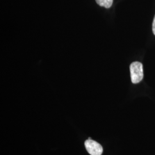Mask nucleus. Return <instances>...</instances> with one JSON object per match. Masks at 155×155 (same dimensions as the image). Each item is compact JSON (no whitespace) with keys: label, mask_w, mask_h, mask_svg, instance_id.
<instances>
[{"label":"nucleus","mask_w":155,"mask_h":155,"mask_svg":"<svg viewBox=\"0 0 155 155\" xmlns=\"http://www.w3.org/2000/svg\"><path fill=\"white\" fill-rule=\"evenodd\" d=\"M132 82L134 84L140 82L144 77L143 64L139 61H134L130 66Z\"/></svg>","instance_id":"f257e3e1"},{"label":"nucleus","mask_w":155,"mask_h":155,"mask_svg":"<svg viewBox=\"0 0 155 155\" xmlns=\"http://www.w3.org/2000/svg\"><path fill=\"white\" fill-rule=\"evenodd\" d=\"M152 31H153V33L155 35V16L153 19V24H152Z\"/></svg>","instance_id":"20e7f679"},{"label":"nucleus","mask_w":155,"mask_h":155,"mask_svg":"<svg viewBox=\"0 0 155 155\" xmlns=\"http://www.w3.org/2000/svg\"><path fill=\"white\" fill-rule=\"evenodd\" d=\"M84 145L90 155H101L103 148L101 144L91 139H88L84 142Z\"/></svg>","instance_id":"f03ea898"},{"label":"nucleus","mask_w":155,"mask_h":155,"mask_svg":"<svg viewBox=\"0 0 155 155\" xmlns=\"http://www.w3.org/2000/svg\"><path fill=\"white\" fill-rule=\"evenodd\" d=\"M97 3L102 7H105L106 8H110L112 4L113 0H95Z\"/></svg>","instance_id":"7ed1b4c3"}]
</instances>
